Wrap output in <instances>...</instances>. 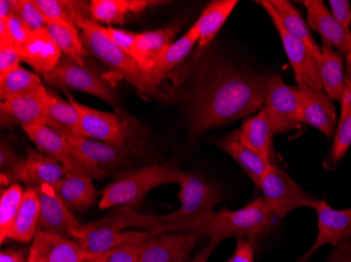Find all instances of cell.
Segmentation results:
<instances>
[{
    "label": "cell",
    "instance_id": "cell-1",
    "mask_svg": "<svg viewBox=\"0 0 351 262\" xmlns=\"http://www.w3.org/2000/svg\"><path fill=\"white\" fill-rule=\"evenodd\" d=\"M271 75L236 68L226 61L207 60L189 100L193 133L226 125L261 109Z\"/></svg>",
    "mask_w": 351,
    "mask_h": 262
},
{
    "label": "cell",
    "instance_id": "cell-2",
    "mask_svg": "<svg viewBox=\"0 0 351 262\" xmlns=\"http://www.w3.org/2000/svg\"><path fill=\"white\" fill-rule=\"evenodd\" d=\"M278 224V218L263 198H258L240 210L223 209L213 212L198 222L191 233L208 236L215 247L228 238H244L254 247L263 240Z\"/></svg>",
    "mask_w": 351,
    "mask_h": 262
},
{
    "label": "cell",
    "instance_id": "cell-3",
    "mask_svg": "<svg viewBox=\"0 0 351 262\" xmlns=\"http://www.w3.org/2000/svg\"><path fill=\"white\" fill-rule=\"evenodd\" d=\"M178 210L167 215L156 216L157 226L153 233H191L199 222L214 212L222 200L218 188L193 173H184L180 182Z\"/></svg>",
    "mask_w": 351,
    "mask_h": 262
},
{
    "label": "cell",
    "instance_id": "cell-4",
    "mask_svg": "<svg viewBox=\"0 0 351 262\" xmlns=\"http://www.w3.org/2000/svg\"><path fill=\"white\" fill-rule=\"evenodd\" d=\"M184 172L171 163L149 166L121 173L101 191L99 209L138 206L153 189L167 184H180Z\"/></svg>",
    "mask_w": 351,
    "mask_h": 262
},
{
    "label": "cell",
    "instance_id": "cell-5",
    "mask_svg": "<svg viewBox=\"0 0 351 262\" xmlns=\"http://www.w3.org/2000/svg\"><path fill=\"white\" fill-rule=\"evenodd\" d=\"M64 3L75 25L82 29V41L90 53L116 74L135 86L138 92L143 96L142 70L133 57L110 41L102 29V25L90 17V12L86 13V9H82L84 3L66 0Z\"/></svg>",
    "mask_w": 351,
    "mask_h": 262
},
{
    "label": "cell",
    "instance_id": "cell-6",
    "mask_svg": "<svg viewBox=\"0 0 351 262\" xmlns=\"http://www.w3.org/2000/svg\"><path fill=\"white\" fill-rule=\"evenodd\" d=\"M263 200L278 218H285L302 207L315 209L319 200L311 196L276 163L267 171L259 186Z\"/></svg>",
    "mask_w": 351,
    "mask_h": 262
},
{
    "label": "cell",
    "instance_id": "cell-7",
    "mask_svg": "<svg viewBox=\"0 0 351 262\" xmlns=\"http://www.w3.org/2000/svg\"><path fill=\"white\" fill-rule=\"evenodd\" d=\"M45 82L52 88L69 92V90H78L97 96L108 102L114 107H119L117 96L110 88L106 79L97 72L77 64L70 59H63L57 68L43 77Z\"/></svg>",
    "mask_w": 351,
    "mask_h": 262
},
{
    "label": "cell",
    "instance_id": "cell-8",
    "mask_svg": "<svg viewBox=\"0 0 351 262\" xmlns=\"http://www.w3.org/2000/svg\"><path fill=\"white\" fill-rule=\"evenodd\" d=\"M258 3L262 5L266 13L269 15L279 33L284 50L295 72L298 86H307L311 90L323 92L319 74V58L309 50L308 47L303 41L295 38L285 31L269 0H260Z\"/></svg>",
    "mask_w": 351,
    "mask_h": 262
},
{
    "label": "cell",
    "instance_id": "cell-9",
    "mask_svg": "<svg viewBox=\"0 0 351 262\" xmlns=\"http://www.w3.org/2000/svg\"><path fill=\"white\" fill-rule=\"evenodd\" d=\"M263 109L275 133H286L303 123L299 88L286 86L278 75L270 78Z\"/></svg>",
    "mask_w": 351,
    "mask_h": 262
},
{
    "label": "cell",
    "instance_id": "cell-10",
    "mask_svg": "<svg viewBox=\"0 0 351 262\" xmlns=\"http://www.w3.org/2000/svg\"><path fill=\"white\" fill-rule=\"evenodd\" d=\"M23 130L36 145L38 151L60 163L66 173L99 179L88 161L69 143L66 137L45 125L29 126Z\"/></svg>",
    "mask_w": 351,
    "mask_h": 262
},
{
    "label": "cell",
    "instance_id": "cell-11",
    "mask_svg": "<svg viewBox=\"0 0 351 262\" xmlns=\"http://www.w3.org/2000/svg\"><path fill=\"white\" fill-rule=\"evenodd\" d=\"M40 204L38 231L57 234L77 241L84 231V224L79 222L74 213L63 204L52 186L36 187Z\"/></svg>",
    "mask_w": 351,
    "mask_h": 262
},
{
    "label": "cell",
    "instance_id": "cell-12",
    "mask_svg": "<svg viewBox=\"0 0 351 262\" xmlns=\"http://www.w3.org/2000/svg\"><path fill=\"white\" fill-rule=\"evenodd\" d=\"M66 174L64 167L52 157L40 151L27 148L25 155L19 165L8 175L1 177V186H11L23 183L27 187L54 186Z\"/></svg>",
    "mask_w": 351,
    "mask_h": 262
},
{
    "label": "cell",
    "instance_id": "cell-13",
    "mask_svg": "<svg viewBox=\"0 0 351 262\" xmlns=\"http://www.w3.org/2000/svg\"><path fill=\"white\" fill-rule=\"evenodd\" d=\"M68 99L80 116L84 137L125 147L130 137V128L118 114L101 112L79 103L69 92Z\"/></svg>",
    "mask_w": 351,
    "mask_h": 262
},
{
    "label": "cell",
    "instance_id": "cell-14",
    "mask_svg": "<svg viewBox=\"0 0 351 262\" xmlns=\"http://www.w3.org/2000/svg\"><path fill=\"white\" fill-rule=\"evenodd\" d=\"M49 98L50 92L43 86L33 92L1 102V127L45 125Z\"/></svg>",
    "mask_w": 351,
    "mask_h": 262
},
{
    "label": "cell",
    "instance_id": "cell-15",
    "mask_svg": "<svg viewBox=\"0 0 351 262\" xmlns=\"http://www.w3.org/2000/svg\"><path fill=\"white\" fill-rule=\"evenodd\" d=\"M158 234L151 231H118L101 220L84 224L77 242L88 255L104 254L128 244H143Z\"/></svg>",
    "mask_w": 351,
    "mask_h": 262
},
{
    "label": "cell",
    "instance_id": "cell-16",
    "mask_svg": "<svg viewBox=\"0 0 351 262\" xmlns=\"http://www.w3.org/2000/svg\"><path fill=\"white\" fill-rule=\"evenodd\" d=\"M199 41L194 25L178 40H176L149 70L142 72L143 96H160L159 86L165 77L185 60Z\"/></svg>",
    "mask_w": 351,
    "mask_h": 262
},
{
    "label": "cell",
    "instance_id": "cell-17",
    "mask_svg": "<svg viewBox=\"0 0 351 262\" xmlns=\"http://www.w3.org/2000/svg\"><path fill=\"white\" fill-rule=\"evenodd\" d=\"M315 210L317 211L319 233L313 247L300 258L299 262L308 261L325 244L336 248L351 239V209L335 210L324 200H319Z\"/></svg>",
    "mask_w": 351,
    "mask_h": 262
},
{
    "label": "cell",
    "instance_id": "cell-18",
    "mask_svg": "<svg viewBox=\"0 0 351 262\" xmlns=\"http://www.w3.org/2000/svg\"><path fill=\"white\" fill-rule=\"evenodd\" d=\"M201 237L198 233L158 234L145 242L136 262H186Z\"/></svg>",
    "mask_w": 351,
    "mask_h": 262
},
{
    "label": "cell",
    "instance_id": "cell-19",
    "mask_svg": "<svg viewBox=\"0 0 351 262\" xmlns=\"http://www.w3.org/2000/svg\"><path fill=\"white\" fill-rule=\"evenodd\" d=\"M307 10V23L322 37L323 45L339 51L341 54L351 53V31L337 21L322 0L301 1Z\"/></svg>",
    "mask_w": 351,
    "mask_h": 262
},
{
    "label": "cell",
    "instance_id": "cell-20",
    "mask_svg": "<svg viewBox=\"0 0 351 262\" xmlns=\"http://www.w3.org/2000/svg\"><path fill=\"white\" fill-rule=\"evenodd\" d=\"M69 143L88 161L101 181L106 171L118 168L128 161L130 153L125 147L112 145L84 137H66Z\"/></svg>",
    "mask_w": 351,
    "mask_h": 262
},
{
    "label": "cell",
    "instance_id": "cell-21",
    "mask_svg": "<svg viewBox=\"0 0 351 262\" xmlns=\"http://www.w3.org/2000/svg\"><path fill=\"white\" fill-rule=\"evenodd\" d=\"M301 94L302 122L313 126L327 137L336 130L337 112L332 100L323 92L307 86H298Z\"/></svg>",
    "mask_w": 351,
    "mask_h": 262
},
{
    "label": "cell",
    "instance_id": "cell-22",
    "mask_svg": "<svg viewBox=\"0 0 351 262\" xmlns=\"http://www.w3.org/2000/svg\"><path fill=\"white\" fill-rule=\"evenodd\" d=\"M29 257L45 262H82L88 254L78 242L57 234L37 231L32 240Z\"/></svg>",
    "mask_w": 351,
    "mask_h": 262
},
{
    "label": "cell",
    "instance_id": "cell-23",
    "mask_svg": "<svg viewBox=\"0 0 351 262\" xmlns=\"http://www.w3.org/2000/svg\"><path fill=\"white\" fill-rule=\"evenodd\" d=\"M62 53L47 29L32 31L31 36L23 47V60L37 74L45 77L50 74L60 63Z\"/></svg>",
    "mask_w": 351,
    "mask_h": 262
},
{
    "label": "cell",
    "instance_id": "cell-24",
    "mask_svg": "<svg viewBox=\"0 0 351 262\" xmlns=\"http://www.w3.org/2000/svg\"><path fill=\"white\" fill-rule=\"evenodd\" d=\"M181 25H169L155 31H145L138 34L132 47L131 56L139 65L142 72L149 70L152 65L160 58L165 51L173 44L176 35Z\"/></svg>",
    "mask_w": 351,
    "mask_h": 262
},
{
    "label": "cell",
    "instance_id": "cell-25",
    "mask_svg": "<svg viewBox=\"0 0 351 262\" xmlns=\"http://www.w3.org/2000/svg\"><path fill=\"white\" fill-rule=\"evenodd\" d=\"M57 196L72 212H82L97 202V189L90 177L66 173L53 186Z\"/></svg>",
    "mask_w": 351,
    "mask_h": 262
},
{
    "label": "cell",
    "instance_id": "cell-26",
    "mask_svg": "<svg viewBox=\"0 0 351 262\" xmlns=\"http://www.w3.org/2000/svg\"><path fill=\"white\" fill-rule=\"evenodd\" d=\"M219 148L226 151L237 163L242 167L252 179V183L259 188L264 175L267 173L274 163L252 151L242 143L239 135V130H234L224 139L219 142Z\"/></svg>",
    "mask_w": 351,
    "mask_h": 262
},
{
    "label": "cell",
    "instance_id": "cell-27",
    "mask_svg": "<svg viewBox=\"0 0 351 262\" xmlns=\"http://www.w3.org/2000/svg\"><path fill=\"white\" fill-rule=\"evenodd\" d=\"M273 126L263 108L254 117L246 120L239 129L242 143L254 153L274 163Z\"/></svg>",
    "mask_w": 351,
    "mask_h": 262
},
{
    "label": "cell",
    "instance_id": "cell-28",
    "mask_svg": "<svg viewBox=\"0 0 351 262\" xmlns=\"http://www.w3.org/2000/svg\"><path fill=\"white\" fill-rule=\"evenodd\" d=\"M160 3L156 0H92L90 17L98 23L122 25L130 14L142 13Z\"/></svg>",
    "mask_w": 351,
    "mask_h": 262
},
{
    "label": "cell",
    "instance_id": "cell-29",
    "mask_svg": "<svg viewBox=\"0 0 351 262\" xmlns=\"http://www.w3.org/2000/svg\"><path fill=\"white\" fill-rule=\"evenodd\" d=\"M319 74L325 94L331 100L341 102L346 80L342 54L335 49L322 45L319 59Z\"/></svg>",
    "mask_w": 351,
    "mask_h": 262
},
{
    "label": "cell",
    "instance_id": "cell-30",
    "mask_svg": "<svg viewBox=\"0 0 351 262\" xmlns=\"http://www.w3.org/2000/svg\"><path fill=\"white\" fill-rule=\"evenodd\" d=\"M238 3V0H215L205 7L194 25L199 34L200 50L214 40Z\"/></svg>",
    "mask_w": 351,
    "mask_h": 262
},
{
    "label": "cell",
    "instance_id": "cell-31",
    "mask_svg": "<svg viewBox=\"0 0 351 262\" xmlns=\"http://www.w3.org/2000/svg\"><path fill=\"white\" fill-rule=\"evenodd\" d=\"M45 126L64 137H84L80 116L70 101L50 94Z\"/></svg>",
    "mask_w": 351,
    "mask_h": 262
},
{
    "label": "cell",
    "instance_id": "cell-32",
    "mask_svg": "<svg viewBox=\"0 0 351 262\" xmlns=\"http://www.w3.org/2000/svg\"><path fill=\"white\" fill-rule=\"evenodd\" d=\"M39 218H40V204L38 195L33 187H27L25 190L23 202L19 214L8 239L19 242H29L34 239L35 234L38 231Z\"/></svg>",
    "mask_w": 351,
    "mask_h": 262
},
{
    "label": "cell",
    "instance_id": "cell-33",
    "mask_svg": "<svg viewBox=\"0 0 351 262\" xmlns=\"http://www.w3.org/2000/svg\"><path fill=\"white\" fill-rule=\"evenodd\" d=\"M269 1L276 10L278 18L285 31L295 38L303 41L308 47L309 50L320 59L321 47L315 42L306 23L300 12L293 7V3L287 0H269Z\"/></svg>",
    "mask_w": 351,
    "mask_h": 262
},
{
    "label": "cell",
    "instance_id": "cell-34",
    "mask_svg": "<svg viewBox=\"0 0 351 262\" xmlns=\"http://www.w3.org/2000/svg\"><path fill=\"white\" fill-rule=\"evenodd\" d=\"M47 31L56 43L62 55L77 64L86 66V51L84 41L78 34V27L75 25L52 23L47 25Z\"/></svg>",
    "mask_w": 351,
    "mask_h": 262
},
{
    "label": "cell",
    "instance_id": "cell-35",
    "mask_svg": "<svg viewBox=\"0 0 351 262\" xmlns=\"http://www.w3.org/2000/svg\"><path fill=\"white\" fill-rule=\"evenodd\" d=\"M43 86L40 76L37 73L29 72L23 66H19L0 76V98L5 101L14 96L33 92Z\"/></svg>",
    "mask_w": 351,
    "mask_h": 262
},
{
    "label": "cell",
    "instance_id": "cell-36",
    "mask_svg": "<svg viewBox=\"0 0 351 262\" xmlns=\"http://www.w3.org/2000/svg\"><path fill=\"white\" fill-rule=\"evenodd\" d=\"M25 190L19 184H13L3 189L0 196V242L8 239L10 231L19 214Z\"/></svg>",
    "mask_w": 351,
    "mask_h": 262
},
{
    "label": "cell",
    "instance_id": "cell-37",
    "mask_svg": "<svg viewBox=\"0 0 351 262\" xmlns=\"http://www.w3.org/2000/svg\"><path fill=\"white\" fill-rule=\"evenodd\" d=\"M351 146V108L346 117L339 122L336 135L333 140L332 148L329 155L328 163L331 166H336L344 159Z\"/></svg>",
    "mask_w": 351,
    "mask_h": 262
},
{
    "label": "cell",
    "instance_id": "cell-38",
    "mask_svg": "<svg viewBox=\"0 0 351 262\" xmlns=\"http://www.w3.org/2000/svg\"><path fill=\"white\" fill-rule=\"evenodd\" d=\"M35 3L43 12L47 25L60 23V25L76 27L72 17L69 14L64 1H61V0H35Z\"/></svg>",
    "mask_w": 351,
    "mask_h": 262
},
{
    "label": "cell",
    "instance_id": "cell-39",
    "mask_svg": "<svg viewBox=\"0 0 351 262\" xmlns=\"http://www.w3.org/2000/svg\"><path fill=\"white\" fill-rule=\"evenodd\" d=\"M16 14L27 23L32 31L47 29V21L35 0H17Z\"/></svg>",
    "mask_w": 351,
    "mask_h": 262
},
{
    "label": "cell",
    "instance_id": "cell-40",
    "mask_svg": "<svg viewBox=\"0 0 351 262\" xmlns=\"http://www.w3.org/2000/svg\"><path fill=\"white\" fill-rule=\"evenodd\" d=\"M0 21H5V25H7L12 44L23 47L32 34V31L27 27V23L16 13L9 18L0 19Z\"/></svg>",
    "mask_w": 351,
    "mask_h": 262
},
{
    "label": "cell",
    "instance_id": "cell-41",
    "mask_svg": "<svg viewBox=\"0 0 351 262\" xmlns=\"http://www.w3.org/2000/svg\"><path fill=\"white\" fill-rule=\"evenodd\" d=\"M23 60V47L7 45L0 47V76L8 74L21 66Z\"/></svg>",
    "mask_w": 351,
    "mask_h": 262
},
{
    "label": "cell",
    "instance_id": "cell-42",
    "mask_svg": "<svg viewBox=\"0 0 351 262\" xmlns=\"http://www.w3.org/2000/svg\"><path fill=\"white\" fill-rule=\"evenodd\" d=\"M102 29L114 44L117 45L122 51L131 55L132 47H133L136 37L138 36V33L112 27H102Z\"/></svg>",
    "mask_w": 351,
    "mask_h": 262
},
{
    "label": "cell",
    "instance_id": "cell-43",
    "mask_svg": "<svg viewBox=\"0 0 351 262\" xmlns=\"http://www.w3.org/2000/svg\"><path fill=\"white\" fill-rule=\"evenodd\" d=\"M145 244H128L116 248L108 252L106 262H136Z\"/></svg>",
    "mask_w": 351,
    "mask_h": 262
},
{
    "label": "cell",
    "instance_id": "cell-44",
    "mask_svg": "<svg viewBox=\"0 0 351 262\" xmlns=\"http://www.w3.org/2000/svg\"><path fill=\"white\" fill-rule=\"evenodd\" d=\"M333 17L346 29L350 31L351 9L348 0H329Z\"/></svg>",
    "mask_w": 351,
    "mask_h": 262
},
{
    "label": "cell",
    "instance_id": "cell-45",
    "mask_svg": "<svg viewBox=\"0 0 351 262\" xmlns=\"http://www.w3.org/2000/svg\"><path fill=\"white\" fill-rule=\"evenodd\" d=\"M21 161V157L16 155L15 151L13 150L11 145L3 142L1 147H0V169H1L0 176L9 174Z\"/></svg>",
    "mask_w": 351,
    "mask_h": 262
},
{
    "label": "cell",
    "instance_id": "cell-46",
    "mask_svg": "<svg viewBox=\"0 0 351 262\" xmlns=\"http://www.w3.org/2000/svg\"><path fill=\"white\" fill-rule=\"evenodd\" d=\"M254 248L250 240L238 238L232 257L224 262H254Z\"/></svg>",
    "mask_w": 351,
    "mask_h": 262
},
{
    "label": "cell",
    "instance_id": "cell-47",
    "mask_svg": "<svg viewBox=\"0 0 351 262\" xmlns=\"http://www.w3.org/2000/svg\"><path fill=\"white\" fill-rule=\"evenodd\" d=\"M326 262H351V239L333 248Z\"/></svg>",
    "mask_w": 351,
    "mask_h": 262
},
{
    "label": "cell",
    "instance_id": "cell-48",
    "mask_svg": "<svg viewBox=\"0 0 351 262\" xmlns=\"http://www.w3.org/2000/svg\"><path fill=\"white\" fill-rule=\"evenodd\" d=\"M351 108V80L348 75L345 80L344 92H343L342 100H341V116L339 122L342 121Z\"/></svg>",
    "mask_w": 351,
    "mask_h": 262
},
{
    "label": "cell",
    "instance_id": "cell-49",
    "mask_svg": "<svg viewBox=\"0 0 351 262\" xmlns=\"http://www.w3.org/2000/svg\"><path fill=\"white\" fill-rule=\"evenodd\" d=\"M0 262H27L25 261V252L23 250L10 249L3 250L0 254Z\"/></svg>",
    "mask_w": 351,
    "mask_h": 262
},
{
    "label": "cell",
    "instance_id": "cell-50",
    "mask_svg": "<svg viewBox=\"0 0 351 262\" xmlns=\"http://www.w3.org/2000/svg\"><path fill=\"white\" fill-rule=\"evenodd\" d=\"M17 0H1L0 1V19H7L16 13Z\"/></svg>",
    "mask_w": 351,
    "mask_h": 262
},
{
    "label": "cell",
    "instance_id": "cell-51",
    "mask_svg": "<svg viewBox=\"0 0 351 262\" xmlns=\"http://www.w3.org/2000/svg\"><path fill=\"white\" fill-rule=\"evenodd\" d=\"M217 249V247L213 246V244H207L204 249L201 250L193 259L189 260V262H207L210 259V255L213 252Z\"/></svg>",
    "mask_w": 351,
    "mask_h": 262
},
{
    "label": "cell",
    "instance_id": "cell-52",
    "mask_svg": "<svg viewBox=\"0 0 351 262\" xmlns=\"http://www.w3.org/2000/svg\"><path fill=\"white\" fill-rule=\"evenodd\" d=\"M108 253L88 255V257H86L82 262H106V257H108Z\"/></svg>",
    "mask_w": 351,
    "mask_h": 262
},
{
    "label": "cell",
    "instance_id": "cell-53",
    "mask_svg": "<svg viewBox=\"0 0 351 262\" xmlns=\"http://www.w3.org/2000/svg\"><path fill=\"white\" fill-rule=\"evenodd\" d=\"M347 58V66H348V77L351 80V53H349L346 56Z\"/></svg>",
    "mask_w": 351,
    "mask_h": 262
},
{
    "label": "cell",
    "instance_id": "cell-54",
    "mask_svg": "<svg viewBox=\"0 0 351 262\" xmlns=\"http://www.w3.org/2000/svg\"><path fill=\"white\" fill-rule=\"evenodd\" d=\"M27 262H45L43 260L38 259V258L27 257Z\"/></svg>",
    "mask_w": 351,
    "mask_h": 262
}]
</instances>
